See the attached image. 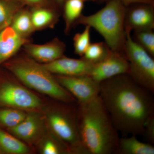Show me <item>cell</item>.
Masks as SVG:
<instances>
[{"mask_svg":"<svg viewBox=\"0 0 154 154\" xmlns=\"http://www.w3.org/2000/svg\"><path fill=\"white\" fill-rule=\"evenodd\" d=\"M143 135L145 136L148 143H154V115L151 116L146 122Z\"/></svg>","mask_w":154,"mask_h":154,"instance_id":"obj_25","label":"cell"},{"mask_svg":"<svg viewBox=\"0 0 154 154\" xmlns=\"http://www.w3.org/2000/svg\"><path fill=\"white\" fill-rule=\"evenodd\" d=\"M24 5L19 0H0V31L11 25L14 16Z\"/></svg>","mask_w":154,"mask_h":154,"instance_id":"obj_19","label":"cell"},{"mask_svg":"<svg viewBox=\"0 0 154 154\" xmlns=\"http://www.w3.org/2000/svg\"><path fill=\"white\" fill-rule=\"evenodd\" d=\"M0 147L9 153L25 154L29 152V148L15 136L0 130Z\"/></svg>","mask_w":154,"mask_h":154,"instance_id":"obj_20","label":"cell"},{"mask_svg":"<svg viewBox=\"0 0 154 154\" xmlns=\"http://www.w3.org/2000/svg\"><path fill=\"white\" fill-rule=\"evenodd\" d=\"M85 7L83 0H65L63 5V17L65 22V33L70 31L73 25L82 15Z\"/></svg>","mask_w":154,"mask_h":154,"instance_id":"obj_18","label":"cell"},{"mask_svg":"<svg viewBox=\"0 0 154 154\" xmlns=\"http://www.w3.org/2000/svg\"><path fill=\"white\" fill-rule=\"evenodd\" d=\"M94 64L83 58H70L63 56L56 60L42 64L51 74L68 76L89 75Z\"/></svg>","mask_w":154,"mask_h":154,"instance_id":"obj_11","label":"cell"},{"mask_svg":"<svg viewBox=\"0 0 154 154\" xmlns=\"http://www.w3.org/2000/svg\"><path fill=\"white\" fill-rule=\"evenodd\" d=\"M54 2L58 7L63 6L65 0H54Z\"/></svg>","mask_w":154,"mask_h":154,"instance_id":"obj_29","label":"cell"},{"mask_svg":"<svg viewBox=\"0 0 154 154\" xmlns=\"http://www.w3.org/2000/svg\"><path fill=\"white\" fill-rule=\"evenodd\" d=\"M106 2V5L95 14L88 16L82 15L75 25H89L94 28L104 37L112 51L125 55L126 6L119 0H109Z\"/></svg>","mask_w":154,"mask_h":154,"instance_id":"obj_3","label":"cell"},{"mask_svg":"<svg viewBox=\"0 0 154 154\" xmlns=\"http://www.w3.org/2000/svg\"><path fill=\"white\" fill-rule=\"evenodd\" d=\"M129 70V63L125 56L111 51L104 59L93 64L88 76L100 84L119 75L128 74Z\"/></svg>","mask_w":154,"mask_h":154,"instance_id":"obj_9","label":"cell"},{"mask_svg":"<svg viewBox=\"0 0 154 154\" xmlns=\"http://www.w3.org/2000/svg\"><path fill=\"white\" fill-rule=\"evenodd\" d=\"M23 5H27L33 8L43 6L46 0H19Z\"/></svg>","mask_w":154,"mask_h":154,"instance_id":"obj_28","label":"cell"},{"mask_svg":"<svg viewBox=\"0 0 154 154\" xmlns=\"http://www.w3.org/2000/svg\"><path fill=\"white\" fill-rule=\"evenodd\" d=\"M111 51L105 42L91 43L82 57L91 63L95 64L104 59Z\"/></svg>","mask_w":154,"mask_h":154,"instance_id":"obj_21","label":"cell"},{"mask_svg":"<svg viewBox=\"0 0 154 154\" xmlns=\"http://www.w3.org/2000/svg\"><path fill=\"white\" fill-rule=\"evenodd\" d=\"M62 152V149L55 143L50 140L46 142L42 149V153L44 154H57Z\"/></svg>","mask_w":154,"mask_h":154,"instance_id":"obj_26","label":"cell"},{"mask_svg":"<svg viewBox=\"0 0 154 154\" xmlns=\"http://www.w3.org/2000/svg\"><path fill=\"white\" fill-rule=\"evenodd\" d=\"M24 47L25 51L31 57L45 63L62 57L66 50L65 44L57 38L43 44H33L28 42Z\"/></svg>","mask_w":154,"mask_h":154,"instance_id":"obj_12","label":"cell"},{"mask_svg":"<svg viewBox=\"0 0 154 154\" xmlns=\"http://www.w3.org/2000/svg\"><path fill=\"white\" fill-rule=\"evenodd\" d=\"M28 38L19 35L11 26L0 31V63L15 55L26 43Z\"/></svg>","mask_w":154,"mask_h":154,"instance_id":"obj_13","label":"cell"},{"mask_svg":"<svg viewBox=\"0 0 154 154\" xmlns=\"http://www.w3.org/2000/svg\"><path fill=\"white\" fill-rule=\"evenodd\" d=\"M117 154H154V147L151 144L139 140L136 136L119 138Z\"/></svg>","mask_w":154,"mask_h":154,"instance_id":"obj_15","label":"cell"},{"mask_svg":"<svg viewBox=\"0 0 154 154\" xmlns=\"http://www.w3.org/2000/svg\"><path fill=\"white\" fill-rule=\"evenodd\" d=\"M30 11L35 30L53 27L58 19V14L55 11L43 8V6L33 8Z\"/></svg>","mask_w":154,"mask_h":154,"instance_id":"obj_16","label":"cell"},{"mask_svg":"<svg viewBox=\"0 0 154 154\" xmlns=\"http://www.w3.org/2000/svg\"><path fill=\"white\" fill-rule=\"evenodd\" d=\"M109 0H96V2L99 3H103L104 2H107ZM122 2L127 6L131 4H134L137 3H147V4H152L154 5V0H119Z\"/></svg>","mask_w":154,"mask_h":154,"instance_id":"obj_27","label":"cell"},{"mask_svg":"<svg viewBox=\"0 0 154 154\" xmlns=\"http://www.w3.org/2000/svg\"><path fill=\"white\" fill-rule=\"evenodd\" d=\"M7 68L26 86L60 102H73V96L58 82L42 64L32 59L20 57L11 60Z\"/></svg>","mask_w":154,"mask_h":154,"instance_id":"obj_4","label":"cell"},{"mask_svg":"<svg viewBox=\"0 0 154 154\" xmlns=\"http://www.w3.org/2000/svg\"><path fill=\"white\" fill-rule=\"evenodd\" d=\"M124 54L129 65L128 75L137 84L152 94L154 92V60L152 57L134 40L131 30L125 29Z\"/></svg>","mask_w":154,"mask_h":154,"instance_id":"obj_5","label":"cell"},{"mask_svg":"<svg viewBox=\"0 0 154 154\" xmlns=\"http://www.w3.org/2000/svg\"><path fill=\"white\" fill-rule=\"evenodd\" d=\"M27 114L22 110L15 108L0 110V124L9 128L17 126L25 119Z\"/></svg>","mask_w":154,"mask_h":154,"instance_id":"obj_22","label":"cell"},{"mask_svg":"<svg viewBox=\"0 0 154 154\" xmlns=\"http://www.w3.org/2000/svg\"><path fill=\"white\" fill-rule=\"evenodd\" d=\"M154 5L137 3L126 6L125 28L131 30H153Z\"/></svg>","mask_w":154,"mask_h":154,"instance_id":"obj_10","label":"cell"},{"mask_svg":"<svg viewBox=\"0 0 154 154\" xmlns=\"http://www.w3.org/2000/svg\"><path fill=\"white\" fill-rule=\"evenodd\" d=\"M42 124L38 114H27L25 119L17 126L9 128L10 132L17 137L31 142L38 137L42 131Z\"/></svg>","mask_w":154,"mask_h":154,"instance_id":"obj_14","label":"cell"},{"mask_svg":"<svg viewBox=\"0 0 154 154\" xmlns=\"http://www.w3.org/2000/svg\"><path fill=\"white\" fill-rule=\"evenodd\" d=\"M91 27L86 25L85 30L82 33H77L73 38L75 53L81 57L84 55L91 44Z\"/></svg>","mask_w":154,"mask_h":154,"instance_id":"obj_24","label":"cell"},{"mask_svg":"<svg viewBox=\"0 0 154 154\" xmlns=\"http://www.w3.org/2000/svg\"><path fill=\"white\" fill-rule=\"evenodd\" d=\"M70 111L63 107L53 110L48 117L50 126L69 152L85 154L78 131L77 116Z\"/></svg>","mask_w":154,"mask_h":154,"instance_id":"obj_6","label":"cell"},{"mask_svg":"<svg viewBox=\"0 0 154 154\" xmlns=\"http://www.w3.org/2000/svg\"><path fill=\"white\" fill-rule=\"evenodd\" d=\"M79 105L77 125L85 154H117L118 132L99 96Z\"/></svg>","mask_w":154,"mask_h":154,"instance_id":"obj_2","label":"cell"},{"mask_svg":"<svg viewBox=\"0 0 154 154\" xmlns=\"http://www.w3.org/2000/svg\"><path fill=\"white\" fill-rule=\"evenodd\" d=\"M42 105L40 99L22 86L8 82L0 87V105L21 110L38 109Z\"/></svg>","mask_w":154,"mask_h":154,"instance_id":"obj_7","label":"cell"},{"mask_svg":"<svg viewBox=\"0 0 154 154\" xmlns=\"http://www.w3.org/2000/svg\"><path fill=\"white\" fill-rule=\"evenodd\" d=\"M1 152H2V151H1V149H0V153H1Z\"/></svg>","mask_w":154,"mask_h":154,"instance_id":"obj_31","label":"cell"},{"mask_svg":"<svg viewBox=\"0 0 154 154\" xmlns=\"http://www.w3.org/2000/svg\"><path fill=\"white\" fill-rule=\"evenodd\" d=\"M152 94L128 74L119 75L100 84L99 97L113 126L122 137L143 135L146 122L154 115Z\"/></svg>","mask_w":154,"mask_h":154,"instance_id":"obj_1","label":"cell"},{"mask_svg":"<svg viewBox=\"0 0 154 154\" xmlns=\"http://www.w3.org/2000/svg\"><path fill=\"white\" fill-rule=\"evenodd\" d=\"M83 1H84V2H85V1H93V2H96V0H83Z\"/></svg>","mask_w":154,"mask_h":154,"instance_id":"obj_30","label":"cell"},{"mask_svg":"<svg viewBox=\"0 0 154 154\" xmlns=\"http://www.w3.org/2000/svg\"><path fill=\"white\" fill-rule=\"evenodd\" d=\"M10 26L20 36L28 38L35 30L32 23L31 11L22 8L14 16Z\"/></svg>","mask_w":154,"mask_h":154,"instance_id":"obj_17","label":"cell"},{"mask_svg":"<svg viewBox=\"0 0 154 154\" xmlns=\"http://www.w3.org/2000/svg\"><path fill=\"white\" fill-rule=\"evenodd\" d=\"M132 38L150 55L154 57V33L152 30H135Z\"/></svg>","mask_w":154,"mask_h":154,"instance_id":"obj_23","label":"cell"},{"mask_svg":"<svg viewBox=\"0 0 154 154\" xmlns=\"http://www.w3.org/2000/svg\"><path fill=\"white\" fill-rule=\"evenodd\" d=\"M58 82L78 100L79 104L90 102L99 96L100 84L88 75H57Z\"/></svg>","mask_w":154,"mask_h":154,"instance_id":"obj_8","label":"cell"}]
</instances>
